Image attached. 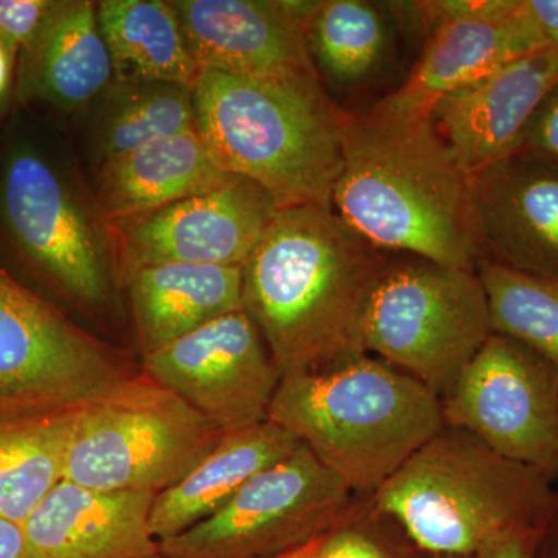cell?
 <instances>
[{
	"label": "cell",
	"instance_id": "e0dca14e",
	"mask_svg": "<svg viewBox=\"0 0 558 558\" xmlns=\"http://www.w3.org/2000/svg\"><path fill=\"white\" fill-rule=\"evenodd\" d=\"M558 81V50L521 54L436 102L429 120L470 175L508 157Z\"/></svg>",
	"mask_w": 558,
	"mask_h": 558
},
{
	"label": "cell",
	"instance_id": "9c48e42d",
	"mask_svg": "<svg viewBox=\"0 0 558 558\" xmlns=\"http://www.w3.org/2000/svg\"><path fill=\"white\" fill-rule=\"evenodd\" d=\"M134 373L117 349L0 267V416L75 409Z\"/></svg>",
	"mask_w": 558,
	"mask_h": 558
},
{
	"label": "cell",
	"instance_id": "cb8c5ba5",
	"mask_svg": "<svg viewBox=\"0 0 558 558\" xmlns=\"http://www.w3.org/2000/svg\"><path fill=\"white\" fill-rule=\"evenodd\" d=\"M391 3L323 0L306 28V44L319 80L341 90L368 86L395 50Z\"/></svg>",
	"mask_w": 558,
	"mask_h": 558
},
{
	"label": "cell",
	"instance_id": "4fadbf2b",
	"mask_svg": "<svg viewBox=\"0 0 558 558\" xmlns=\"http://www.w3.org/2000/svg\"><path fill=\"white\" fill-rule=\"evenodd\" d=\"M140 371L223 435L269 421L281 380L258 328L244 311L223 315L145 355Z\"/></svg>",
	"mask_w": 558,
	"mask_h": 558
},
{
	"label": "cell",
	"instance_id": "1f68e13d",
	"mask_svg": "<svg viewBox=\"0 0 558 558\" xmlns=\"http://www.w3.org/2000/svg\"><path fill=\"white\" fill-rule=\"evenodd\" d=\"M531 534L529 531L508 535L483 553V558H531Z\"/></svg>",
	"mask_w": 558,
	"mask_h": 558
},
{
	"label": "cell",
	"instance_id": "484cf974",
	"mask_svg": "<svg viewBox=\"0 0 558 558\" xmlns=\"http://www.w3.org/2000/svg\"><path fill=\"white\" fill-rule=\"evenodd\" d=\"M492 328L537 352L558 371V279L483 260Z\"/></svg>",
	"mask_w": 558,
	"mask_h": 558
},
{
	"label": "cell",
	"instance_id": "d6986e66",
	"mask_svg": "<svg viewBox=\"0 0 558 558\" xmlns=\"http://www.w3.org/2000/svg\"><path fill=\"white\" fill-rule=\"evenodd\" d=\"M231 178L215 163L197 131L183 132L101 163L98 209L110 226L208 193Z\"/></svg>",
	"mask_w": 558,
	"mask_h": 558
},
{
	"label": "cell",
	"instance_id": "7a4b0ae2",
	"mask_svg": "<svg viewBox=\"0 0 558 558\" xmlns=\"http://www.w3.org/2000/svg\"><path fill=\"white\" fill-rule=\"evenodd\" d=\"M330 208L379 252L478 270L472 180L429 117H351Z\"/></svg>",
	"mask_w": 558,
	"mask_h": 558
},
{
	"label": "cell",
	"instance_id": "4dcf8cb0",
	"mask_svg": "<svg viewBox=\"0 0 558 558\" xmlns=\"http://www.w3.org/2000/svg\"><path fill=\"white\" fill-rule=\"evenodd\" d=\"M312 558H387L368 538L354 532H337L319 538Z\"/></svg>",
	"mask_w": 558,
	"mask_h": 558
},
{
	"label": "cell",
	"instance_id": "5bb4252c",
	"mask_svg": "<svg viewBox=\"0 0 558 558\" xmlns=\"http://www.w3.org/2000/svg\"><path fill=\"white\" fill-rule=\"evenodd\" d=\"M278 209L259 185L233 175L208 193L110 223L117 278L157 264L242 267Z\"/></svg>",
	"mask_w": 558,
	"mask_h": 558
},
{
	"label": "cell",
	"instance_id": "e575fe53",
	"mask_svg": "<svg viewBox=\"0 0 558 558\" xmlns=\"http://www.w3.org/2000/svg\"><path fill=\"white\" fill-rule=\"evenodd\" d=\"M319 538L315 542L307 543V545L301 546V548L292 550V553L286 554V556L279 558H312L315 548H317Z\"/></svg>",
	"mask_w": 558,
	"mask_h": 558
},
{
	"label": "cell",
	"instance_id": "ba28073f",
	"mask_svg": "<svg viewBox=\"0 0 558 558\" xmlns=\"http://www.w3.org/2000/svg\"><path fill=\"white\" fill-rule=\"evenodd\" d=\"M0 222L22 260L47 284L87 310L109 307L117 275L108 230L32 146H16L7 156Z\"/></svg>",
	"mask_w": 558,
	"mask_h": 558
},
{
	"label": "cell",
	"instance_id": "f1b7e54d",
	"mask_svg": "<svg viewBox=\"0 0 558 558\" xmlns=\"http://www.w3.org/2000/svg\"><path fill=\"white\" fill-rule=\"evenodd\" d=\"M512 154H526L558 165V81L521 132Z\"/></svg>",
	"mask_w": 558,
	"mask_h": 558
},
{
	"label": "cell",
	"instance_id": "ac0fdd59",
	"mask_svg": "<svg viewBox=\"0 0 558 558\" xmlns=\"http://www.w3.org/2000/svg\"><path fill=\"white\" fill-rule=\"evenodd\" d=\"M156 494L100 492L62 480L21 524L25 558H153Z\"/></svg>",
	"mask_w": 558,
	"mask_h": 558
},
{
	"label": "cell",
	"instance_id": "f546056e",
	"mask_svg": "<svg viewBox=\"0 0 558 558\" xmlns=\"http://www.w3.org/2000/svg\"><path fill=\"white\" fill-rule=\"evenodd\" d=\"M520 7L538 46L558 50V0H520Z\"/></svg>",
	"mask_w": 558,
	"mask_h": 558
},
{
	"label": "cell",
	"instance_id": "44dd1931",
	"mask_svg": "<svg viewBox=\"0 0 558 558\" xmlns=\"http://www.w3.org/2000/svg\"><path fill=\"white\" fill-rule=\"evenodd\" d=\"M299 444L288 429L270 421L226 433L182 480L156 495L150 509L154 537L161 543L207 520L253 476L289 457Z\"/></svg>",
	"mask_w": 558,
	"mask_h": 558
},
{
	"label": "cell",
	"instance_id": "d4e9b609",
	"mask_svg": "<svg viewBox=\"0 0 558 558\" xmlns=\"http://www.w3.org/2000/svg\"><path fill=\"white\" fill-rule=\"evenodd\" d=\"M0 416V517L22 524L64 480L76 410Z\"/></svg>",
	"mask_w": 558,
	"mask_h": 558
},
{
	"label": "cell",
	"instance_id": "ffe728a7",
	"mask_svg": "<svg viewBox=\"0 0 558 558\" xmlns=\"http://www.w3.org/2000/svg\"><path fill=\"white\" fill-rule=\"evenodd\" d=\"M142 357L244 311L242 267L157 264L124 279Z\"/></svg>",
	"mask_w": 558,
	"mask_h": 558
},
{
	"label": "cell",
	"instance_id": "9a60e30c",
	"mask_svg": "<svg viewBox=\"0 0 558 558\" xmlns=\"http://www.w3.org/2000/svg\"><path fill=\"white\" fill-rule=\"evenodd\" d=\"M183 36L199 70L277 75L315 69L306 28L319 2L174 0Z\"/></svg>",
	"mask_w": 558,
	"mask_h": 558
},
{
	"label": "cell",
	"instance_id": "6da1fadb",
	"mask_svg": "<svg viewBox=\"0 0 558 558\" xmlns=\"http://www.w3.org/2000/svg\"><path fill=\"white\" fill-rule=\"evenodd\" d=\"M379 253L332 208L278 209L242 266V301L281 377L366 355Z\"/></svg>",
	"mask_w": 558,
	"mask_h": 558
},
{
	"label": "cell",
	"instance_id": "7c38bea8",
	"mask_svg": "<svg viewBox=\"0 0 558 558\" xmlns=\"http://www.w3.org/2000/svg\"><path fill=\"white\" fill-rule=\"evenodd\" d=\"M400 20L424 28L421 57L409 78L374 106L381 116L429 117L436 102L521 54L542 50L520 0H436L391 3Z\"/></svg>",
	"mask_w": 558,
	"mask_h": 558
},
{
	"label": "cell",
	"instance_id": "30bf717a",
	"mask_svg": "<svg viewBox=\"0 0 558 558\" xmlns=\"http://www.w3.org/2000/svg\"><path fill=\"white\" fill-rule=\"evenodd\" d=\"M351 488L304 444L264 469L218 512L160 543L170 558H279L322 538Z\"/></svg>",
	"mask_w": 558,
	"mask_h": 558
},
{
	"label": "cell",
	"instance_id": "52a82bcc",
	"mask_svg": "<svg viewBox=\"0 0 558 558\" xmlns=\"http://www.w3.org/2000/svg\"><path fill=\"white\" fill-rule=\"evenodd\" d=\"M494 333L478 270L410 256L384 264L366 311V352L449 395Z\"/></svg>",
	"mask_w": 558,
	"mask_h": 558
},
{
	"label": "cell",
	"instance_id": "277c9868",
	"mask_svg": "<svg viewBox=\"0 0 558 558\" xmlns=\"http://www.w3.org/2000/svg\"><path fill=\"white\" fill-rule=\"evenodd\" d=\"M269 421L288 429L348 487L374 490L442 432L439 396L363 355L282 376Z\"/></svg>",
	"mask_w": 558,
	"mask_h": 558
},
{
	"label": "cell",
	"instance_id": "603a6c76",
	"mask_svg": "<svg viewBox=\"0 0 558 558\" xmlns=\"http://www.w3.org/2000/svg\"><path fill=\"white\" fill-rule=\"evenodd\" d=\"M97 16L121 86L196 83L201 70L171 2L101 0Z\"/></svg>",
	"mask_w": 558,
	"mask_h": 558
},
{
	"label": "cell",
	"instance_id": "4316f807",
	"mask_svg": "<svg viewBox=\"0 0 558 558\" xmlns=\"http://www.w3.org/2000/svg\"><path fill=\"white\" fill-rule=\"evenodd\" d=\"M191 131H196L191 87L182 84L123 86L119 100L102 117L95 148L101 165L156 140Z\"/></svg>",
	"mask_w": 558,
	"mask_h": 558
},
{
	"label": "cell",
	"instance_id": "d590c367",
	"mask_svg": "<svg viewBox=\"0 0 558 558\" xmlns=\"http://www.w3.org/2000/svg\"><path fill=\"white\" fill-rule=\"evenodd\" d=\"M153 558H170V557H167V556H163V554H157L156 557H153Z\"/></svg>",
	"mask_w": 558,
	"mask_h": 558
},
{
	"label": "cell",
	"instance_id": "836d02e7",
	"mask_svg": "<svg viewBox=\"0 0 558 558\" xmlns=\"http://www.w3.org/2000/svg\"><path fill=\"white\" fill-rule=\"evenodd\" d=\"M16 58V54L0 39V109H2L7 100H9L11 86H13Z\"/></svg>",
	"mask_w": 558,
	"mask_h": 558
},
{
	"label": "cell",
	"instance_id": "d6a6232c",
	"mask_svg": "<svg viewBox=\"0 0 558 558\" xmlns=\"http://www.w3.org/2000/svg\"><path fill=\"white\" fill-rule=\"evenodd\" d=\"M0 558H25L21 524L0 517Z\"/></svg>",
	"mask_w": 558,
	"mask_h": 558
},
{
	"label": "cell",
	"instance_id": "8992f818",
	"mask_svg": "<svg viewBox=\"0 0 558 558\" xmlns=\"http://www.w3.org/2000/svg\"><path fill=\"white\" fill-rule=\"evenodd\" d=\"M222 436L138 371L76 410L64 480L100 492L157 495L182 480Z\"/></svg>",
	"mask_w": 558,
	"mask_h": 558
},
{
	"label": "cell",
	"instance_id": "83f0119b",
	"mask_svg": "<svg viewBox=\"0 0 558 558\" xmlns=\"http://www.w3.org/2000/svg\"><path fill=\"white\" fill-rule=\"evenodd\" d=\"M53 5V0H0V39L16 57L32 46Z\"/></svg>",
	"mask_w": 558,
	"mask_h": 558
},
{
	"label": "cell",
	"instance_id": "2e32d148",
	"mask_svg": "<svg viewBox=\"0 0 558 558\" xmlns=\"http://www.w3.org/2000/svg\"><path fill=\"white\" fill-rule=\"evenodd\" d=\"M470 180L484 260L558 279V165L510 154Z\"/></svg>",
	"mask_w": 558,
	"mask_h": 558
},
{
	"label": "cell",
	"instance_id": "7402d4cb",
	"mask_svg": "<svg viewBox=\"0 0 558 558\" xmlns=\"http://www.w3.org/2000/svg\"><path fill=\"white\" fill-rule=\"evenodd\" d=\"M113 75L97 3L62 0L54 2L39 35L22 53L20 89L27 97L75 110L97 98Z\"/></svg>",
	"mask_w": 558,
	"mask_h": 558
},
{
	"label": "cell",
	"instance_id": "5b68a950",
	"mask_svg": "<svg viewBox=\"0 0 558 558\" xmlns=\"http://www.w3.org/2000/svg\"><path fill=\"white\" fill-rule=\"evenodd\" d=\"M381 512L395 517L429 553L468 556L531 531L546 508L534 469L499 457L469 433H442L377 488Z\"/></svg>",
	"mask_w": 558,
	"mask_h": 558
},
{
	"label": "cell",
	"instance_id": "3957f363",
	"mask_svg": "<svg viewBox=\"0 0 558 558\" xmlns=\"http://www.w3.org/2000/svg\"><path fill=\"white\" fill-rule=\"evenodd\" d=\"M191 90L197 134L220 170L256 183L278 208H330L352 116L326 94L317 70H201Z\"/></svg>",
	"mask_w": 558,
	"mask_h": 558
},
{
	"label": "cell",
	"instance_id": "8fae6325",
	"mask_svg": "<svg viewBox=\"0 0 558 558\" xmlns=\"http://www.w3.org/2000/svg\"><path fill=\"white\" fill-rule=\"evenodd\" d=\"M442 416L509 461L558 468V371L520 341L492 333L447 395Z\"/></svg>",
	"mask_w": 558,
	"mask_h": 558
}]
</instances>
